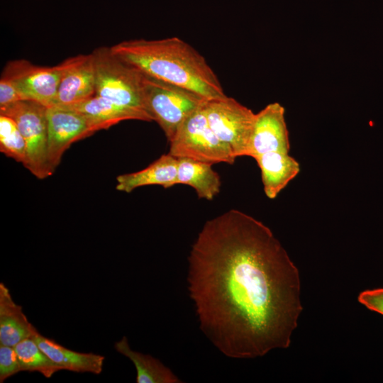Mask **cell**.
<instances>
[{
    "label": "cell",
    "instance_id": "6da1fadb",
    "mask_svg": "<svg viewBox=\"0 0 383 383\" xmlns=\"http://www.w3.org/2000/svg\"><path fill=\"white\" fill-rule=\"evenodd\" d=\"M200 328L232 358L290 346L303 311L299 271L272 231L237 209L207 221L188 257Z\"/></svg>",
    "mask_w": 383,
    "mask_h": 383
},
{
    "label": "cell",
    "instance_id": "7a4b0ae2",
    "mask_svg": "<svg viewBox=\"0 0 383 383\" xmlns=\"http://www.w3.org/2000/svg\"><path fill=\"white\" fill-rule=\"evenodd\" d=\"M111 50L149 77L186 88L206 99L226 96L204 57L179 38L124 40Z\"/></svg>",
    "mask_w": 383,
    "mask_h": 383
},
{
    "label": "cell",
    "instance_id": "3957f363",
    "mask_svg": "<svg viewBox=\"0 0 383 383\" xmlns=\"http://www.w3.org/2000/svg\"><path fill=\"white\" fill-rule=\"evenodd\" d=\"M91 54L96 75L95 94L148 113L144 100L143 74L116 56L111 47L96 48Z\"/></svg>",
    "mask_w": 383,
    "mask_h": 383
},
{
    "label": "cell",
    "instance_id": "277c9868",
    "mask_svg": "<svg viewBox=\"0 0 383 383\" xmlns=\"http://www.w3.org/2000/svg\"><path fill=\"white\" fill-rule=\"evenodd\" d=\"M146 110L169 143L184 121L209 100L186 88L143 74Z\"/></svg>",
    "mask_w": 383,
    "mask_h": 383
},
{
    "label": "cell",
    "instance_id": "5b68a950",
    "mask_svg": "<svg viewBox=\"0 0 383 383\" xmlns=\"http://www.w3.org/2000/svg\"><path fill=\"white\" fill-rule=\"evenodd\" d=\"M204 105L179 127L170 142L168 153L177 158H188L211 165L221 162L232 165L236 157L210 127Z\"/></svg>",
    "mask_w": 383,
    "mask_h": 383
},
{
    "label": "cell",
    "instance_id": "8992f818",
    "mask_svg": "<svg viewBox=\"0 0 383 383\" xmlns=\"http://www.w3.org/2000/svg\"><path fill=\"white\" fill-rule=\"evenodd\" d=\"M74 60L72 57L52 67L35 65L26 60H11L4 66L0 81L13 86L21 100L52 106L62 77Z\"/></svg>",
    "mask_w": 383,
    "mask_h": 383
},
{
    "label": "cell",
    "instance_id": "52a82bcc",
    "mask_svg": "<svg viewBox=\"0 0 383 383\" xmlns=\"http://www.w3.org/2000/svg\"><path fill=\"white\" fill-rule=\"evenodd\" d=\"M46 109L39 103L21 100L0 111L16 121L26 142L23 165L38 179L53 174L48 160Z\"/></svg>",
    "mask_w": 383,
    "mask_h": 383
},
{
    "label": "cell",
    "instance_id": "ba28073f",
    "mask_svg": "<svg viewBox=\"0 0 383 383\" xmlns=\"http://www.w3.org/2000/svg\"><path fill=\"white\" fill-rule=\"evenodd\" d=\"M204 109L210 127L234 155L248 156L256 113L227 96L207 100Z\"/></svg>",
    "mask_w": 383,
    "mask_h": 383
},
{
    "label": "cell",
    "instance_id": "9c48e42d",
    "mask_svg": "<svg viewBox=\"0 0 383 383\" xmlns=\"http://www.w3.org/2000/svg\"><path fill=\"white\" fill-rule=\"evenodd\" d=\"M46 119L48 160L54 172L71 144L91 135L96 131L84 116L62 106L47 107Z\"/></svg>",
    "mask_w": 383,
    "mask_h": 383
},
{
    "label": "cell",
    "instance_id": "30bf717a",
    "mask_svg": "<svg viewBox=\"0 0 383 383\" xmlns=\"http://www.w3.org/2000/svg\"><path fill=\"white\" fill-rule=\"evenodd\" d=\"M285 109L278 102L267 105L256 113L248 155L252 158L269 152H289Z\"/></svg>",
    "mask_w": 383,
    "mask_h": 383
},
{
    "label": "cell",
    "instance_id": "8fae6325",
    "mask_svg": "<svg viewBox=\"0 0 383 383\" xmlns=\"http://www.w3.org/2000/svg\"><path fill=\"white\" fill-rule=\"evenodd\" d=\"M95 92L93 55L91 53L78 55L62 77L53 106H65L78 103L95 95Z\"/></svg>",
    "mask_w": 383,
    "mask_h": 383
},
{
    "label": "cell",
    "instance_id": "7c38bea8",
    "mask_svg": "<svg viewBox=\"0 0 383 383\" xmlns=\"http://www.w3.org/2000/svg\"><path fill=\"white\" fill-rule=\"evenodd\" d=\"M62 107L84 116L96 131L107 129L126 120L152 121L147 113L118 105L96 94L84 101Z\"/></svg>",
    "mask_w": 383,
    "mask_h": 383
},
{
    "label": "cell",
    "instance_id": "4fadbf2b",
    "mask_svg": "<svg viewBox=\"0 0 383 383\" xmlns=\"http://www.w3.org/2000/svg\"><path fill=\"white\" fill-rule=\"evenodd\" d=\"M178 162L179 158L170 153L162 155L142 170L118 175L116 189L130 193L136 188L148 185L172 187L177 178Z\"/></svg>",
    "mask_w": 383,
    "mask_h": 383
},
{
    "label": "cell",
    "instance_id": "5bb4252c",
    "mask_svg": "<svg viewBox=\"0 0 383 383\" xmlns=\"http://www.w3.org/2000/svg\"><path fill=\"white\" fill-rule=\"evenodd\" d=\"M255 160L261 171L265 194L271 199L276 198L300 172L299 163L289 152H269Z\"/></svg>",
    "mask_w": 383,
    "mask_h": 383
},
{
    "label": "cell",
    "instance_id": "9a60e30c",
    "mask_svg": "<svg viewBox=\"0 0 383 383\" xmlns=\"http://www.w3.org/2000/svg\"><path fill=\"white\" fill-rule=\"evenodd\" d=\"M37 329L28 321L21 306L13 300L9 289L0 283V344L14 347L32 338Z\"/></svg>",
    "mask_w": 383,
    "mask_h": 383
},
{
    "label": "cell",
    "instance_id": "2e32d148",
    "mask_svg": "<svg viewBox=\"0 0 383 383\" xmlns=\"http://www.w3.org/2000/svg\"><path fill=\"white\" fill-rule=\"evenodd\" d=\"M40 348L63 370L76 372L99 374L102 371L104 356L92 353L76 352L58 344L38 332L33 337Z\"/></svg>",
    "mask_w": 383,
    "mask_h": 383
},
{
    "label": "cell",
    "instance_id": "e0dca14e",
    "mask_svg": "<svg viewBox=\"0 0 383 383\" xmlns=\"http://www.w3.org/2000/svg\"><path fill=\"white\" fill-rule=\"evenodd\" d=\"M212 165L188 158H179L174 186L179 184L193 187L199 199L212 200L221 190L220 175Z\"/></svg>",
    "mask_w": 383,
    "mask_h": 383
},
{
    "label": "cell",
    "instance_id": "ac0fdd59",
    "mask_svg": "<svg viewBox=\"0 0 383 383\" xmlns=\"http://www.w3.org/2000/svg\"><path fill=\"white\" fill-rule=\"evenodd\" d=\"M115 349L129 358L135 367L137 383H180L182 381L159 360L133 350L123 336L115 343Z\"/></svg>",
    "mask_w": 383,
    "mask_h": 383
},
{
    "label": "cell",
    "instance_id": "d6986e66",
    "mask_svg": "<svg viewBox=\"0 0 383 383\" xmlns=\"http://www.w3.org/2000/svg\"><path fill=\"white\" fill-rule=\"evenodd\" d=\"M22 371L38 372L50 378L63 368L53 362L33 338H26L14 347Z\"/></svg>",
    "mask_w": 383,
    "mask_h": 383
},
{
    "label": "cell",
    "instance_id": "ffe728a7",
    "mask_svg": "<svg viewBox=\"0 0 383 383\" xmlns=\"http://www.w3.org/2000/svg\"><path fill=\"white\" fill-rule=\"evenodd\" d=\"M0 150L23 165L26 160V142L16 121L0 114Z\"/></svg>",
    "mask_w": 383,
    "mask_h": 383
},
{
    "label": "cell",
    "instance_id": "44dd1931",
    "mask_svg": "<svg viewBox=\"0 0 383 383\" xmlns=\"http://www.w3.org/2000/svg\"><path fill=\"white\" fill-rule=\"evenodd\" d=\"M22 371L13 347L0 344V382Z\"/></svg>",
    "mask_w": 383,
    "mask_h": 383
},
{
    "label": "cell",
    "instance_id": "7402d4cb",
    "mask_svg": "<svg viewBox=\"0 0 383 383\" xmlns=\"http://www.w3.org/2000/svg\"><path fill=\"white\" fill-rule=\"evenodd\" d=\"M357 299L368 309L383 316V288L365 290L359 294Z\"/></svg>",
    "mask_w": 383,
    "mask_h": 383
}]
</instances>
